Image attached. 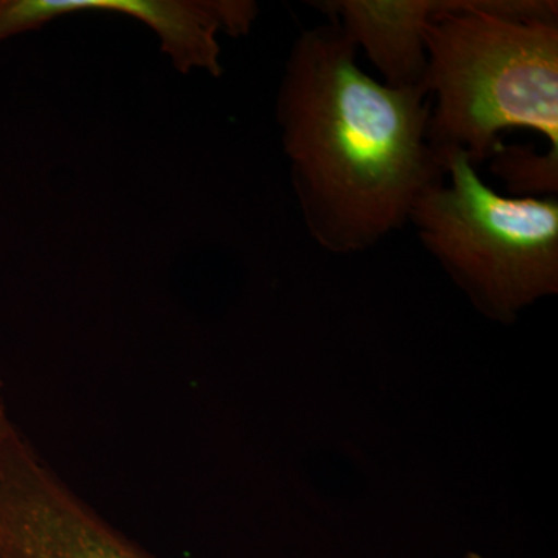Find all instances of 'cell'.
I'll return each instance as SVG.
<instances>
[{
  "label": "cell",
  "mask_w": 558,
  "mask_h": 558,
  "mask_svg": "<svg viewBox=\"0 0 558 558\" xmlns=\"http://www.w3.org/2000/svg\"><path fill=\"white\" fill-rule=\"evenodd\" d=\"M490 160V171L506 183L510 196L557 197V153L538 154L532 146L501 145Z\"/></svg>",
  "instance_id": "cell-7"
},
{
  "label": "cell",
  "mask_w": 558,
  "mask_h": 558,
  "mask_svg": "<svg viewBox=\"0 0 558 558\" xmlns=\"http://www.w3.org/2000/svg\"><path fill=\"white\" fill-rule=\"evenodd\" d=\"M464 558H483V557H481L480 554L469 553L468 556H465Z\"/></svg>",
  "instance_id": "cell-9"
},
{
  "label": "cell",
  "mask_w": 558,
  "mask_h": 558,
  "mask_svg": "<svg viewBox=\"0 0 558 558\" xmlns=\"http://www.w3.org/2000/svg\"><path fill=\"white\" fill-rule=\"evenodd\" d=\"M337 22L300 33L279 86L277 119L312 240L362 252L409 222L418 197L447 179L428 142L432 97L391 89L357 64Z\"/></svg>",
  "instance_id": "cell-1"
},
{
  "label": "cell",
  "mask_w": 558,
  "mask_h": 558,
  "mask_svg": "<svg viewBox=\"0 0 558 558\" xmlns=\"http://www.w3.org/2000/svg\"><path fill=\"white\" fill-rule=\"evenodd\" d=\"M425 50L436 100L428 142L440 159L462 150L473 165L490 160L512 128L542 134L558 154V21L502 20L476 0H439Z\"/></svg>",
  "instance_id": "cell-2"
},
{
  "label": "cell",
  "mask_w": 558,
  "mask_h": 558,
  "mask_svg": "<svg viewBox=\"0 0 558 558\" xmlns=\"http://www.w3.org/2000/svg\"><path fill=\"white\" fill-rule=\"evenodd\" d=\"M311 5L365 50L385 86L428 92L425 31L439 0H317Z\"/></svg>",
  "instance_id": "cell-6"
},
{
  "label": "cell",
  "mask_w": 558,
  "mask_h": 558,
  "mask_svg": "<svg viewBox=\"0 0 558 558\" xmlns=\"http://www.w3.org/2000/svg\"><path fill=\"white\" fill-rule=\"evenodd\" d=\"M119 11L146 22L180 72L222 73L219 33L250 32L256 3L248 0H0V40L72 11Z\"/></svg>",
  "instance_id": "cell-5"
},
{
  "label": "cell",
  "mask_w": 558,
  "mask_h": 558,
  "mask_svg": "<svg viewBox=\"0 0 558 558\" xmlns=\"http://www.w3.org/2000/svg\"><path fill=\"white\" fill-rule=\"evenodd\" d=\"M444 161L449 182L429 186L411 208L409 222L422 245L501 319L557 293V197L501 196L462 150H450Z\"/></svg>",
  "instance_id": "cell-3"
},
{
  "label": "cell",
  "mask_w": 558,
  "mask_h": 558,
  "mask_svg": "<svg viewBox=\"0 0 558 558\" xmlns=\"http://www.w3.org/2000/svg\"><path fill=\"white\" fill-rule=\"evenodd\" d=\"M11 427H13V424H11L10 418L7 417L3 407L0 405V440L5 438V435L10 432Z\"/></svg>",
  "instance_id": "cell-8"
},
{
  "label": "cell",
  "mask_w": 558,
  "mask_h": 558,
  "mask_svg": "<svg viewBox=\"0 0 558 558\" xmlns=\"http://www.w3.org/2000/svg\"><path fill=\"white\" fill-rule=\"evenodd\" d=\"M0 558H156L102 519L10 428L0 440Z\"/></svg>",
  "instance_id": "cell-4"
}]
</instances>
